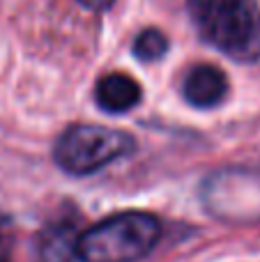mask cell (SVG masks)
<instances>
[{
	"label": "cell",
	"instance_id": "4",
	"mask_svg": "<svg viewBox=\"0 0 260 262\" xmlns=\"http://www.w3.org/2000/svg\"><path fill=\"white\" fill-rule=\"evenodd\" d=\"M201 200L207 214L233 226L260 223V170L230 166L210 172L201 184Z\"/></svg>",
	"mask_w": 260,
	"mask_h": 262
},
{
	"label": "cell",
	"instance_id": "6",
	"mask_svg": "<svg viewBox=\"0 0 260 262\" xmlns=\"http://www.w3.org/2000/svg\"><path fill=\"white\" fill-rule=\"evenodd\" d=\"M141 83L134 76L122 72H111L106 76H101L95 85V101L101 111L106 113H127V111L136 108L141 104Z\"/></svg>",
	"mask_w": 260,
	"mask_h": 262
},
{
	"label": "cell",
	"instance_id": "3",
	"mask_svg": "<svg viewBox=\"0 0 260 262\" xmlns=\"http://www.w3.org/2000/svg\"><path fill=\"white\" fill-rule=\"evenodd\" d=\"M136 149L132 134L101 124H74L53 145V161L69 175H92Z\"/></svg>",
	"mask_w": 260,
	"mask_h": 262
},
{
	"label": "cell",
	"instance_id": "9",
	"mask_svg": "<svg viewBox=\"0 0 260 262\" xmlns=\"http://www.w3.org/2000/svg\"><path fill=\"white\" fill-rule=\"evenodd\" d=\"M0 262H12V239L3 223H0Z\"/></svg>",
	"mask_w": 260,
	"mask_h": 262
},
{
	"label": "cell",
	"instance_id": "8",
	"mask_svg": "<svg viewBox=\"0 0 260 262\" xmlns=\"http://www.w3.org/2000/svg\"><path fill=\"white\" fill-rule=\"evenodd\" d=\"M132 49H134V55L141 62H157L168 51V37L159 28H145V30L138 32Z\"/></svg>",
	"mask_w": 260,
	"mask_h": 262
},
{
	"label": "cell",
	"instance_id": "2",
	"mask_svg": "<svg viewBox=\"0 0 260 262\" xmlns=\"http://www.w3.org/2000/svg\"><path fill=\"white\" fill-rule=\"evenodd\" d=\"M161 239V221L150 212L127 209L101 219L78 237L81 262H141Z\"/></svg>",
	"mask_w": 260,
	"mask_h": 262
},
{
	"label": "cell",
	"instance_id": "1",
	"mask_svg": "<svg viewBox=\"0 0 260 262\" xmlns=\"http://www.w3.org/2000/svg\"><path fill=\"white\" fill-rule=\"evenodd\" d=\"M201 37L237 62L260 60V7L256 0H187Z\"/></svg>",
	"mask_w": 260,
	"mask_h": 262
},
{
	"label": "cell",
	"instance_id": "5",
	"mask_svg": "<svg viewBox=\"0 0 260 262\" xmlns=\"http://www.w3.org/2000/svg\"><path fill=\"white\" fill-rule=\"evenodd\" d=\"M228 95V78L216 64H193L182 83V97L193 108H214Z\"/></svg>",
	"mask_w": 260,
	"mask_h": 262
},
{
	"label": "cell",
	"instance_id": "7",
	"mask_svg": "<svg viewBox=\"0 0 260 262\" xmlns=\"http://www.w3.org/2000/svg\"><path fill=\"white\" fill-rule=\"evenodd\" d=\"M78 237L74 221H55L37 237L35 262H74L78 260Z\"/></svg>",
	"mask_w": 260,
	"mask_h": 262
},
{
	"label": "cell",
	"instance_id": "10",
	"mask_svg": "<svg viewBox=\"0 0 260 262\" xmlns=\"http://www.w3.org/2000/svg\"><path fill=\"white\" fill-rule=\"evenodd\" d=\"M78 3H81L83 7H88V9H95V12H104V9H109L111 5L115 3V0H78Z\"/></svg>",
	"mask_w": 260,
	"mask_h": 262
}]
</instances>
